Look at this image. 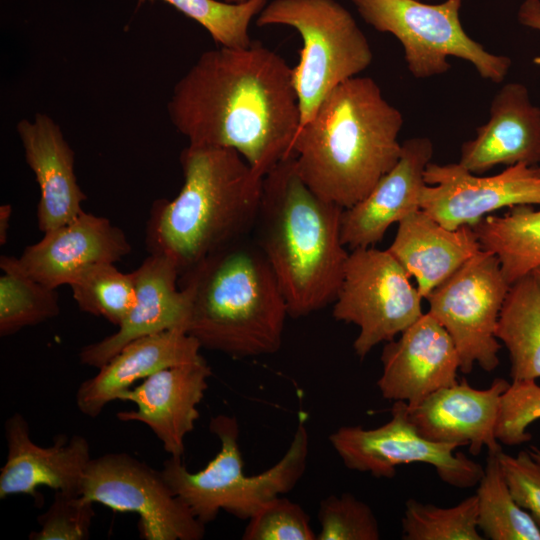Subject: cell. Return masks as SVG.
Returning a JSON list of instances; mask_svg holds the SVG:
<instances>
[{
	"instance_id": "cell-1",
	"label": "cell",
	"mask_w": 540,
	"mask_h": 540,
	"mask_svg": "<svg viewBox=\"0 0 540 540\" xmlns=\"http://www.w3.org/2000/svg\"><path fill=\"white\" fill-rule=\"evenodd\" d=\"M167 111L189 144L233 149L261 177L292 155L300 127L292 67L259 41L203 52Z\"/></svg>"
},
{
	"instance_id": "cell-2",
	"label": "cell",
	"mask_w": 540,
	"mask_h": 540,
	"mask_svg": "<svg viewBox=\"0 0 540 540\" xmlns=\"http://www.w3.org/2000/svg\"><path fill=\"white\" fill-rule=\"evenodd\" d=\"M401 112L370 77L333 89L299 128L291 154L305 184L343 209L364 198L397 163Z\"/></svg>"
},
{
	"instance_id": "cell-3",
	"label": "cell",
	"mask_w": 540,
	"mask_h": 540,
	"mask_svg": "<svg viewBox=\"0 0 540 540\" xmlns=\"http://www.w3.org/2000/svg\"><path fill=\"white\" fill-rule=\"evenodd\" d=\"M342 211L305 184L293 155L263 178L254 240L277 278L290 317L317 312L337 296L349 255L341 239Z\"/></svg>"
},
{
	"instance_id": "cell-4",
	"label": "cell",
	"mask_w": 540,
	"mask_h": 540,
	"mask_svg": "<svg viewBox=\"0 0 540 540\" xmlns=\"http://www.w3.org/2000/svg\"><path fill=\"white\" fill-rule=\"evenodd\" d=\"M179 160L182 188L174 199L153 203L146 245L150 254L171 260L181 275L208 255L250 236L264 177L230 148L188 144Z\"/></svg>"
},
{
	"instance_id": "cell-5",
	"label": "cell",
	"mask_w": 540,
	"mask_h": 540,
	"mask_svg": "<svg viewBox=\"0 0 540 540\" xmlns=\"http://www.w3.org/2000/svg\"><path fill=\"white\" fill-rule=\"evenodd\" d=\"M249 238L208 255L178 279L189 305L187 333L201 348L234 358L276 353L289 316L272 268Z\"/></svg>"
},
{
	"instance_id": "cell-6",
	"label": "cell",
	"mask_w": 540,
	"mask_h": 540,
	"mask_svg": "<svg viewBox=\"0 0 540 540\" xmlns=\"http://www.w3.org/2000/svg\"><path fill=\"white\" fill-rule=\"evenodd\" d=\"M209 429L218 438L220 450L204 469L191 472L181 458L171 456L161 469L173 492L205 525L214 521L220 510L248 520L265 502L291 491L305 472L309 434L302 417L282 458L251 476L244 473L237 418L216 415L211 417Z\"/></svg>"
},
{
	"instance_id": "cell-7",
	"label": "cell",
	"mask_w": 540,
	"mask_h": 540,
	"mask_svg": "<svg viewBox=\"0 0 540 540\" xmlns=\"http://www.w3.org/2000/svg\"><path fill=\"white\" fill-rule=\"evenodd\" d=\"M256 24L289 26L302 38L299 62L292 67L300 127L333 89L358 76L373 60L365 34L336 0H273L258 14Z\"/></svg>"
},
{
	"instance_id": "cell-8",
	"label": "cell",
	"mask_w": 540,
	"mask_h": 540,
	"mask_svg": "<svg viewBox=\"0 0 540 540\" xmlns=\"http://www.w3.org/2000/svg\"><path fill=\"white\" fill-rule=\"evenodd\" d=\"M363 20L399 40L410 73L418 79L446 73L448 57L471 63L478 74L501 83L511 66L507 56L487 51L463 29V0L426 4L419 0H351Z\"/></svg>"
},
{
	"instance_id": "cell-9",
	"label": "cell",
	"mask_w": 540,
	"mask_h": 540,
	"mask_svg": "<svg viewBox=\"0 0 540 540\" xmlns=\"http://www.w3.org/2000/svg\"><path fill=\"white\" fill-rule=\"evenodd\" d=\"M410 277L387 249L371 246L349 253L332 315L358 326L353 348L361 360L424 314L423 298Z\"/></svg>"
},
{
	"instance_id": "cell-10",
	"label": "cell",
	"mask_w": 540,
	"mask_h": 540,
	"mask_svg": "<svg viewBox=\"0 0 540 540\" xmlns=\"http://www.w3.org/2000/svg\"><path fill=\"white\" fill-rule=\"evenodd\" d=\"M509 288L498 258L481 249L427 296L428 313L452 338L462 373L475 364L487 372L498 367L495 331Z\"/></svg>"
},
{
	"instance_id": "cell-11",
	"label": "cell",
	"mask_w": 540,
	"mask_h": 540,
	"mask_svg": "<svg viewBox=\"0 0 540 540\" xmlns=\"http://www.w3.org/2000/svg\"><path fill=\"white\" fill-rule=\"evenodd\" d=\"M80 494L116 512L138 515L145 540H201L205 524L171 489L161 470L127 453L92 458Z\"/></svg>"
},
{
	"instance_id": "cell-12",
	"label": "cell",
	"mask_w": 540,
	"mask_h": 540,
	"mask_svg": "<svg viewBox=\"0 0 540 540\" xmlns=\"http://www.w3.org/2000/svg\"><path fill=\"white\" fill-rule=\"evenodd\" d=\"M407 403L395 401L391 419L385 424L365 429L362 426L339 427L329 442L344 465L377 478H392L396 467L411 463L432 465L444 483L459 489L478 485L484 467L453 443L432 442L423 437L407 416Z\"/></svg>"
},
{
	"instance_id": "cell-13",
	"label": "cell",
	"mask_w": 540,
	"mask_h": 540,
	"mask_svg": "<svg viewBox=\"0 0 540 540\" xmlns=\"http://www.w3.org/2000/svg\"><path fill=\"white\" fill-rule=\"evenodd\" d=\"M424 178L420 208L449 229L473 227L504 207L540 205V173L536 166L516 164L498 174L482 176L459 162H430Z\"/></svg>"
},
{
	"instance_id": "cell-14",
	"label": "cell",
	"mask_w": 540,
	"mask_h": 540,
	"mask_svg": "<svg viewBox=\"0 0 540 540\" xmlns=\"http://www.w3.org/2000/svg\"><path fill=\"white\" fill-rule=\"evenodd\" d=\"M385 343L377 387L388 401L414 405L458 382L459 355L446 329L428 312Z\"/></svg>"
},
{
	"instance_id": "cell-15",
	"label": "cell",
	"mask_w": 540,
	"mask_h": 540,
	"mask_svg": "<svg viewBox=\"0 0 540 540\" xmlns=\"http://www.w3.org/2000/svg\"><path fill=\"white\" fill-rule=\"evenodd\" d=\"M125 232L105 217L83 211L25 248L19 263L36 281L56 289L89 269L116 263L131 252Z\"/></svg>"
},
{
	"instance_id": "cell-16",
	"label": "cell",
	"mask_w": 540,
	"mask_h": 540,
	"mask_svg": "<svg viewBox=\"0 0 540 540\" xmlns=\"http://www.w3.org/2000/svg\"><path fill=\"white\" fill-rule=\"evenodd\" d=\"M211 367L203 356L195 361L160 370L130 388L120 401H130L135 410L121 411V421L148 426L171 456L182 458L185 438L200 414L198 405L208 388Z\"/></svg>"
},
{
	"instance_id": "cell-17",
	"label": "cell",
	"mask_w": 540,
	"mask_h": 540,
	"mask_svg": "<svg viewBox=\"0 0 540 540\" xmlns=\"http://www.w3.org/2000/svg\"><path fill=\"white\" fill-rule=\"evenodd\" d=\"M7 459L0 471V498L24 494L41 504L39 488L80 494L86 468L92 459L86 438L58 435L42 447L30 436L29 424L20 413L5 422Z\"/></svg>"
},
{
	"instance_id": "cell-18",
	"label": "cell",
	"mask_w": 540,
	"mask_h": 540,
	"mask_svg": "<svg viewBox=\"0 0 540 540\" xmlns=\"http://www.w3.org/2000/svg\"><path fill=\"white\" fill-rule=\"evenodd\" d=\"M427 137L402 143L401 155L372 190L341 214V239L346 248L371 247L380 242L388 228L420 210L424 174L433 156Z\"/></svg>"
},
{
	"instance_id": "cell-19",
	"label": "cell",
	"mask_w": 540,
	"mask_h": 540,
	"mask_svg": "<svg viewBox=\"0 0 540 540\" xmlns=\"http://www.w3.org/2000/svg\"><path fill=\"white\" fill-rule=\"evenodd\" d=\"M510 383L495 378L487 389L471 387L465 378L441 388L414 405L407 404V416L426 439L438 443L468 446L478 455L502 450L495 435L502 394Z\"/></svg>"
},
{
	"instance_id": "cell-20",
	"label": "cell",
	"mask_w": 540,
	"mask_h": 540,
	"mask_svg": "<svg viewBox=\"0 0 540 540\" xmlns=\"http://www.w3.org/2000/svg\"><path fill=\"white\" fill-rule=\"evenodd\" d=\"M131 273L136 287L133 308L116 332L81 349L82 364L99 369L135 339L175 328L187 332L189 305L178 285L176 265L166 257L149 254Z\"/></svg>"
},
{
	"instance_id": "cell-21",
	"label": "cell",
	"mask_w": 540,
	"mask_h": 540,
	"mask_svg": "<svg viewBox=\"0 0 540 540\" xmlns=\"http://www.w3.org/2000/svg\"><path fill=\"white\" fill-rule=\"evenodd\" d=\"M540 162V107L519 82L503 85L495 94L490 117L476 136L461 146L459 163L482 175L498 165L537 166Z\"/></svg>"
},
{
	"instance_id": "cell-22",
	"label": "cell",
	"mask_w": 540,
	"mask_h": 540,
	"mask_svg": "<svg viewBox=\"0 0 540 540\" xmlns=\"http://www.w3.org/2000/svg\"><path fill=\"white\" fill-rule=\"evenodd\" d=\"M27 165L40 189L37 225L46 233L76 218L84 210L86 195L74 170L75 154L60 126L47 114L36 113L32 120L17 123Z\"/></svg>"
},
{
	"instance_id": "cell-23",
	"label": "cell",
	"mask_w": 540,
	"mask_h": 540,
	"mask_svg": "<svg viewBox=\"0 0 540 540\" xmlns=\"http://www.w3.org/2000/svg\"><path fill=\"white\" fill-rule=\"evenodd\" d=\"M201 346L184 329L175 328L143 336L125 345L99 368L98 373L80 384L76 405L81 413L96 418L104 407L140 379L197 360Z\"/></svg>"
},
{
	"instance_id": "cell-24",
	"label": "cell",
	"mask_w": 540,
	"mask_h": 540,
	"mask_svg": "<svg viewBox=\"0 0 540 540\" xmlns=\"http://www.w3.org/2000/svg\"><path fill=\"white\" fill-rule=\"evenodd\" d=\"M481 249L473 227L446 228L420 209L398 223L387 250L415 277L416 287L426 299Z\"/></svg>"
},
{
	"instance_id": "cell-25",
	"label": "cell",
	"mask_w": 540,
	"mask_h": 540,
	"mask_svg": "<svg viewBox=\"0 0 540 540\" xmlns=\"http://www.w3.org/2000/svg\"><path fill=\"white\" fill-rule=\"evenodd\" d=\"M495 336L508 350L512 381L540 378V283L532 274L510 285Z\"/></svg>"
},
{
	"instance_id": "cell-26",
	"label": "cell",
	"mask_w": 540,
	"mask_h": 540,
	"mask_svg": "<svg viewBox=\"0 0 540 540\" xmlns=\"http://www.w3.org/2000/svg\"><path fill=\"white\" fill-rule=\"evenodd\" d=\"M473 229L483 250L499 260L511 285L540 266V209L521 204L504 215H487Z\"/></svg>"
},
{
	"instance_id": "cell-27",
	"label": "cell",
	"mask_w": 540,
	"mask_h": 540,
	"mask_svg": "<svg viewBox=\"0 0 540 540\" xmlns=\"http://www.w3.org/2000/svg\"><path fill=\"white\" fill-rule=\"evenodd\" d=\"M498 452H489L476 491L477 525L484 539L540 540V528L514 500Z\"/></svg>"
},
{
	"instance_id": "cell-28",
	"label": "cell",
	"mask_w": 540,
	"mask_h": 540,
	"mask_svg": "<svg viewBox=\"0 0 540 540\" xmlns=\"http://www.w3.org/2000/svg\"><path fill=\"white\" fill-rule=\"evenodd\" d=\"M0 268V335L7 337L25 327L56 317L60 306L56 289L29 276L19 259L2 255Z\"/></svg>"
},
{
	"instance_id": "cell-29",
	"label": "cell",
	"mask_w": 540,
	"mask_h": 540,
	"mask_svg": "<svg viewBox=\"0 0 540 540\" xmlns=\"http://www.w3.org/2000/svg\"><path fill=\"white\" fill-rule=\"evenodd\" d=\"M82 312L102 317L117 327L136 302L132 273L120 271L115 263L99 264L70 285Z\"/></svg>"
},
{
	"instance_id": "cell-30",
	"label": "cell",
	"mask_w": 540,
	"mask_h": 540,
	"mask_svg": "<svg viewBox=\"0 0 540 540\" xmlns=\"http://www.w3.org/2000/svg\"><path fill=\"white\" fill-rule=\"evenodd\" d=\"M404 540H482L477 525L476 494L442 508L409 499L402 517Z\"/></svg>"
},
{
	"instance_id": "cell-31",
	"label": "cell",
	"mask_w": 540,
	"mask_h": 540,
	"mask_svg": "<svg viewBox=\"0 0 540 540\" xmlns=\"http://www.w3.org/2000/svg\"><path fill=\"white\" fill-rule=\"evenodd\" d=\"M146 1L138 0V6ZM208 31L219 46L247 47L252 43L249 25L267 4V0H247L240 4L221 0H163Z\"/></svg>"
},
{
	"instance_id": "cell-32",
	"label": "cell",
	"mask_w": 540,
	"mask_h": 540,
	"mask_svg": "<svg viewBox=\"0 0 540 540\" xmlns=\"http://www.w3.org/2000/svg\"><path fill=\"white\" fill-rule=\"evenodd\" d=\"M317 540H378L380 528L368 504L351 493L330 495L319 505Z\"/></svg>"
},
{
	"instance_id": "cell-33",
	"label": "cell",
	"mask_w": 540,
	"mask_h": 540,
	"mask_svg": "<svg viewBox=\"0 0 540 540\" xmlns=\"http://www.w3.org/2000/svg\"><path fill=\"white\" fill-rule=\"evenodd\" d=\"M281 496L265 502L247 520L243 540H317L306 511Z\"/></svg>"
},
{
	"instance_id": "cell-34",
	"label": "cell",
	"mask_w": 540,
	"mask_h": 540,
	"mask_svg": "<svg viewBox=\"0 0 540 540\" xmlns=\"http://www.w3.org/2000/svg\"><path fill=\"white\" fill-rule=\"evenodd\" d=\"M93 502L81 494L55 491L48 509L38 516V531L29 535L31 540H86L90 536L95 512Z\"/></svg>"
},
{
	"instance_id": "cell-35",
	"label": "cell",
	"mask_w": 540,
	"mask_h": 540,
	"mask_svg": "<svg viewBox=\"0 0 540 540\" xmlns=\"http://www.w3.org/2000/svg\"><path fill=\"white\" fill-rule=\"evenodd\" d=\"M540 419V386L536 380L512 381L502 394L495 435L500 443L518 445L531 440L527 428Z\"/></svg>"
},
{
	"instance_id": "cell-36",
	"label": "cell",
	"mask_w": 540,
	"mask_h": 540,
	"mask_svg": "<svg viewBox=\"0 0 540 540\" xmlns=\"http://www.w3.org/2000/svg\"><path fill=\"white\" fill-rule=\"evenodd\" d=\"M498 457L514 500L540 528V464L529 451H520L512 456L501 450Z\"/></svg>"
},
{
	"instance_id": "cell-37",
	"label": "cell",
	"mask_w": 540,
	"mask_h": 540,
	"mask_svg": "<svg viewBox=\"0 0 540 540\" xmlns=\"http://www.w3.org/2000/svg\"><path fill=\"white\" fill-rule=\"evenodd\" d=\"M517 18L523 26L540 31V0H524Z\"/></svg>"
},
{
	"instance_id": "cell-38",
	"label": "cell",
	"mask_w": 540,
	"mask_h": 540,
	"mask_svg": "<svg viewBox=\"0 0 540 540\" xmlns=\"http://www.w3.org/2000/svg\"><path fill=\"white\" fill-rule=\"evenodd\" d=\"M13 208L10 204L0 206V245L3 246L7 241V234L10 225Z\"/></svg>"
},
{
	"instance_id": "cell-39",
	"label": "cell",
	"mask_w": 540,
	"mask_h": 540,
	"mask_svg": "<svg viewBox=\"0 0 540 540\" xmlns=\"http://www.w3.org/2000/svg\"><path fill=\"white\" fill-rule=\"evenodd\" d=\"M530 455L532 456V458L540 464V449H538L537 447L535 446H531V449L529 451Z\"/></svg>"
},
{
	"instance_id": "cell-40",
	"label": "cell",
	"mask_w": 540,
	"mask_h": 540,
	"mask_svg": "<svg viewBox=\"0 0 540 540\" xmlns=\"http://www.w3.org/2000/svg\"><path fill=\"white\" fill-rule=\"evenodd\" d=\"M535 279L540 283V266L534 269L531 273Z\"/></svg>"
},
{
	"instance_id": "cell-41",
	"label": "cell",
	"mask_w": 540,
	"mask_h": 540,
	"mask_svg": "<svg viewBox=\"0 0 540 540\" xmlns=\"http://www.w3.org/2000/svg\"><path fill=\"white\" fill-rule=\"evenodd\" d=\"M221 1L226 2V3H231V4H240L247 0H221Z\"/></svg>"
},
{
	"instance_id": "cell-42",
	"label": "cell",
	"mask_w": 540,
	"mask_h": 540,
	"mask_svg": "<svg viewBox=\"0 0 540 540\" xmlns=\"http://www.w3.org/2000/svg\"><path fill=\"white\" fill-rule=\"evenodd\" d=\"M536 167H537L538 172L540 173V162Z\"/></svg>"
}]
</instances>
